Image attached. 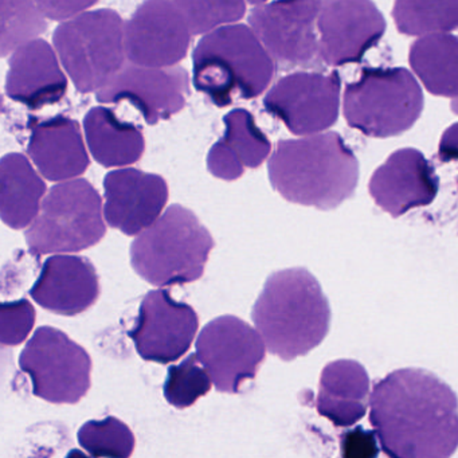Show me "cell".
I'll list each match as a JSON object with an SVG mask.
<instances>
[{
    "instance_id": "cell-1",
    "label": "cell",
    "mask_w": 458,
    "mask_h": 458,
    "mask_svg": "<svg viewBox=\"0 0 458 458\" xmlns=\"http://www.w3.org/2000/svg\"><path fill=\"white\" fill-rule=\"evenodd\" d=\"M369 422L390 458H450L458 449V398L431 372L402 369L375 385Z\"/></svg>"
},
{
    "instance_id": "cell-2",
    "label": "cell",
    "mask_w": 458,
    "mask_h": 458,
    "mask_svg": "<svg viewBox=\"0 0 458 458\" xmlns=\"http://www.w3.org/2000/svg\"><path fill=\"white\" fill-rule=\"evenodd\" d=\"M267 171L281 197L320 210L352 197L359 179L358 159L335 132L278 141Z\"/></svg>"
},
{
    "instance_id": "cell-3",
    "label": "cell",
    "mask_w": 458,
    "mask_h": 458,
    "mask_svg": "<svg viewBox=\"0 0 458 458\" xmlns=\"http://www.w3.org/2000/svg\"><path fill=\"white\" fill-rule=\"evenodd\" d=\"M251 318L269 352L293 360L321 344L329 331L331 308L318 281L304 267L267 277Z\"/></svg>"
},
{
    "instance_id": "cell-4",
    "label": "cell",
    "mask_w": 458,
    "mask_h": 458,
    "mask_svg": "<svg viewBox=\"0 0 458 458\" xmlns=\"http://www.w3.org/2000/svg\"><path fill=\"white\" fill-rule=\"evenodd\" d=\"M276 73L275 60L250 26L232 25L208 34L192 55V82L219 108L237 98L261 96Z\"/></svg>"
},
{
    "instance_id": "cell-5",
    "label": "cell",
    "mask_w": 458,
    "mask_h": 458,
    "mask_svg": "<svg viewBox=\"0 0 458 458\" xmlns=\"http://www.w3.org/2000/svg\"><path fill=\"white\" fill-rule=\"evenodd\" d=\"M213 235L197 216L173 205L131 246V264L152 285L194 283L205 273L214 249Z\"/></svg>"
},
{
    "instance_id": "cell-6",
    "label": "cell",
    "mask_w": 458,
    "mask_h": 458,
    "mask_svg": "<svg viewBox=\"0 0 458 458\" xmlns=\"http://www.w3.org/2000/svg\"><path fill=\"white\" fill-rule=\"evenodd\" d=\"M55 50L80 93H98L124 68L125 23L114 10L88 12L58 26Z\"/></svg>"
},
{
    "instance_id": "cell-7",
    "label": "cell",
    "mask_w": 458,
    "mask_h": 458,
    "mask_svg": "<svg viewBox=\"0 0 458 458\" xmlns=\"http://www.w3.org/2000/svg\"><path fill=\"white\" fill-rule=\"evenodd\" d=\"M103 200L87 179L58 183L26 230L31 254H71L92 248L106 235Z\"/></svg>"
},
{
    "instance_id": "cell-8",
    "label": "cell",
    "mask_w": 458,
    "mask_h": 458,
    "mask_svg": "<svg viewBox=\"0 0 458 458\" xmlns=\"http://www.w3.org/2000/svg\"><path fill=\"white\" fill-rule=\"evenodd\" d=\"M343 108L351 127L371 138H390L420 119L423 95L406 69L366 68L345 88Z\"/></svg>"
},
{
    "instance_id": "cell-9",
    "label": "cell",
    "mask_w": 458,
    "mask_h": 458,
    "mask_svg": "<svg viewBox=\"0 0 458 458\" xmlns=\"http://www.w3.org/2000/svg\"><path fill=\"white\" fill-rule=\"evenodd\" d=\"M34 395L52 403H77L90 388L92 360L81 345L52 327L37 329L20 356Z\"/></svg>"
},
{
    "instance_id": "cell-10",
    "label": "cell",
    "mask_w": 458,
    "mask_h": 458,
    "mask_svg": "<svg viewBox=\"0 0 458 458\" xmlns=\"http://www.w3.org/2000/svg\"><path fill=\"white\" fill-rule=\"evenodd\" d=\"M265 352L264 339L256 329L235 316H221L200 332L195 355L219 391L235 394L256 377Z\"/></svg>"
},
{
    "instance_id": "cell-11",
    "label": "cell",
    "mask_w": 458,
    "mask_h": 458,
    "mask_svg": "<svg viewBox=\"0 0 458 458\" xmlns=\"http://www.w3.org/2000/svg\"><path fill=\"white\" fill-rule=\"evenodd\" d=\"M265 111L280 119L294 135H320L336 123L340 77L297 72L283 77L264 98Z\"/></svg>"
},
{
    "instance_id": "cell-12",
    "label": "cell",
    "mask_w": 458,
    "mask_h": 458,
    "mask_svg": "<svg viewBox=\"0 0 458 458\" xmlns=\"http://www.w3.org/2000/svg\"><path fill=\"white\" fill-rule=\"evenodd\" d=\"M191 36L176 2L148 0L125 23V55L132 65L175 68L186 57Z\"/></svg>"
},
{
    "instance_id": "cell-13",
    "label": "cell",
    "mask_w": 458,
    "mask_h": 458,
    "mask_svg": "<svg viewBox=\"0 0 458 458\" xmlns=\"http://www.w3.org/2000/svg\"><path fill=\"white\" fill-rule=\"evenodd\" d=\"M323 2L253 4L249 25L273 60L286 65H307L318 55L316 34Z\"/></svg>"
},
{
    "instance_id": "cell-14",
    "label": "cell",
    "mask_w": 458,
    "mask_h": 458,
    "mask_svg": "<svg viewBox=\"0 0 458 458\" xmlns=\"http://www.w3.org/2000/svg\"><path fill=\"white\" fill-rule=\"evenodd\" d=\"M198 327L199 318L189 304L159 289L146 294L138 321L128 335L144 360L168 364L190 350Z\"/></svg>"
},
{
    "instance_id": "cell-15",
    "label": "cell",
    "mask_w": 458,
    "mask_h": 458,
    "mask_svg": "<svg viewBox=\"0 0 458 458\" xmlns=\"http://www.w3.org/2000/svg\"><path fill=\"white\" fill-rule=\"evenodd\" d=\"M318 55L331 66L359 63L386 31V21L369 0H328L318 20Z\"/></svg>"
},
{
    "instance_id": "cell-16",
    "label": "cell",
    "mask_w": 458,
    "mask_h": 458,
    "mask_svg": "<svg viewBox=\"0 0 458 458\" xmlns=\"http://www.w3.org/2000/svg\"><path fill=\"white\" fill-rule=\"evenodd\" d=\"M190 88L189 73L181 66L151 69L131 64L96 96L101 104L128 101L147 124L155 125L184 108Z\"/></svg>"
},
{
    "instance_id": "cell-17",
    "label": "cell",
    "mask_w": 458,
    "mask_h": 458,
    "mask_svg": "<svg viewBox=\"0 0 458 458\" xmlns=\"http://www.w3.org/2000/svg\"><path fill=\"white\" fill-rule=\"evenodd\" d=\"M106 222L123 234L140 235L163 216L168 186L162 176L136 168L112 171L104 179Z\"/></svg>"
},
{
    "instance_id": "cell-18",
    "label": "cell",
    "mask_w": 458,
    "mask_h": 458,
    "mask_svg": "<svg viewBox=\"0 0 458 458\" xmlns=\"http://www.w3.org/2000/svg\"><path fill=\"white\" fill-rule=\"evenodd\" d=\"M439 181L433 165L418 149H398L380 165L371 181L369 194L375 203L393 216L430 205Z\"/></svg>"
},
{
    "instance_id": "cell-19",
    "label": "cell",
    "mask_w": 458,
    "mask_h": 458,
    "mask_svg": "<svg viewBox=\"0 0 458 458\" xmlns=\"http://www.w3.org/2000/svg\"><path fill=\"white\" fill-rule=\"evenodd\" d=\"M37 304L50 312L76 316L100 296L98 272L89 259L73 254L52 256L30 291Z\"/></svg>"
},
{
    "instance_id": "cell-20",
    "label": "cell",
    "mask_w": 458,
    "mask_h": 458,
    "mask_svg": "<svg viewBox=\"0 0 458 458\" xmlns=\"http://www.w3.org/2000/svg\"><path fill=\"white\" fill-rule=\"evenodd\" d=\"M68 79L55 50L44 39H36L10 57L6 93L29 109L55 106L65 98Z\"/></svg>"
},
{
    "instance_id": "cell-21",
    "label": "cell",
    "mask_w": 458,
    "mask_h": 458,
    "mask_svg": "<svg viewBox=\"0 0 458 458\" xmlns=\"http://www.w3.org/2000/svg\"><path fill=\"white\" fill-rule=\"evenodd\" d=\"M28 154L39 174L50 182L74 181L90 165L81 128L66 116L34 123Z\"/></svg>"
},
{
    "instance_id": "cell-22",
    "label": "cell",
    "mask_w": 458,
    "mask_h": 458,
    "mask_svg": "<svg viewBox=\"0 0 458 458\" xmlns=\"http://www.w3.org/2000/svg\"><path fill=\"white\" fill-rule=\"evenodd\" d=\"M369 396L366 369L355 360H335L321 372L316 409L335 426L348 428L364 417Z\"/></svg>"
},
{
    "instance_id": "cell-23",
    "label": "cell",
    "mask_w": 458,
    "mask_h": 458,
    "mask_svg": "<svg viewBox=\"0 0 458 458\" xmlns=\"http://www.w3.org/2000/svg\"><path fill=\"white\" fill-rule=\"evenodd\" d=\"M0 216L15 230L36 221L47 198V183L22 154H9L0 162Z\"/></svg>"
},
{
    "instance_id": "cell-24",
    "label": "cell",
    "mask_w": 458,
    "mask_h": 458,
    "mask_svg": "<svg viewBox=\"0 0 458 458\" xmlns=\"http://www.w3.org/2000/svg\"><path fill=\"white\" fill-rule=\"evenodd\" d=\"M88 147L104 167H125L143 157V132L132 123L122 122L106 106H95L84 119Z\"/></svg>"
},
{
    "instance_id": "cell-25",
    "label": "cell",
    "mask_w": 458,
    "mask_h": 458,
    "mask_svg": "<svg viewBox=\"0 0 458 458\" xmlns=\"http://www.w3.org/2000/svg\"><path fill=\"white\" fill-rule=\"evenodd\" d=\"M410 65L431 95L458 98V38L423 37L410 49Z\"/></svg>"
},
{
    "instance_id": "cell-26",
    "label": "cell",
    "mask_w": 458,
    "mask_h": 458,
    "mask_svg": "<svg viewBox=\"0 0 458 458\" xmlns=\"http://www.w3.org/2000/svg\"><path fill=\"white\" fill-rule=\"evenodd\" d=\"M393 17L402 34L437 36L458 29V0H398Z\"/></svg>"
},
{
    "instance_id": "cell-27",
    "label": "cell",
    "mask_w": 458,
    "mask_h": 458,
    "mask_svg": "<svg viewBox=\"0 0 458 458\" xmlns=\"http://www.w3.org/2000/svg\"><path fill=\"white\" fill-rule=\"evenodd\" d=\"M47 30V18L37 2L0 0V53L2 57L14 55L18 49L39 39Z\"/></svg>"
},
{
    "instance_id": "cell-28",
    "label": "cell",
    "mask_w": 458,
    "mask_h": 458,
    "mask_svg": "<svg viewBox=\"0 0 458 458\" xmlns=\"http://www.w3.org/2000/svg\"><path fill=\"white\" fill-rule=\"evenodd\" d=\"M224 141L240 157L245 167L257 168L272 152V143L257 127L253 114L246 109H233L224 119Z\"/></svg>"
},
{
    "instance_id": "cell-29",
    "label": "cell",
    "mask_w": 458,
    "mask_h": 458,
    "mask_svg": "<svg viewBox=\"0 0 458 458\" xmlns=\"http://www.w3.org/2000/svg\"><path fill=\"white\" fill-rule=\"evenodd\" d=\"M79 442L96 458H130L135 449L132 431L114 417L85 423L79 430Z\"/></svg>"
},
{
    "instance_id": "cell-30",
    "label": "cell",
    "mask_w": 458,
    "mask_h": 458,
    "mask_svg": "<svg viewBox=\"0 0 458 458\" xmlns=\"http://www.w3.org/2000/svg\"><path fill=\"white\" fill-rule=\"evenodd\" d=\"M176 4L186 17L192 36H208L226 26L237 25L246 14V4L242 0H176Z\"/></svg>"
},
{
    "instance_id": "cell-31",
    "label": "cell",
    "mask_w": 458,
    "mask_h": 458,
    "mask_svg": "<svg viewBox=\"0 0 458 458\" xmlns=\"http://www.w3.org/2000/svg\"><path fill=\"white\" fill-rule=\"evenodd\" d=\"M213 379L208 369L200 367L197 355H190L178 366L170 367L165 383V396L176 409L192 406L210 391Z\"/></svg>"
},
{
    "instance_id": "cell-32",
    "label": "cell",
    "mask_w": 458,
    "mask_h": 458,
    "mask_svg": "<svg viewBox=\"0 0 458 458\" xmlns=\"http://www.w3.org/2000/svg\"><path fill=\"white\" fill-rule=\"evenodd\" d=\"M36 324V310L29 300L4 302L0 312V340L4 345L25 342Z\"/></svg>"
},
{
    "instance_id": "cell-33",
    "label": "cell",
    "mask_w": 458,
    "mask_h": 458,
    "mask_svg": "<svg viewBox=\"0 0 458 458\" xmlns=\"http://www.w3.org/2000/svg\"><path fill=\"white\" fill-rule=\"evenodd\" d=\"M208 168L211 175L226 182L237 181L245 173V165L224 139L216 141L208 151Z\"/></svg>"
},
{
    "instance_id": "cell-34",
    "label": "cell",
    "mask_w": 458,
    "mask_h": 458,
    "mask_svg": "<svg viewBox=\"0 0 458 458\" xmlns=\"http://www.w3.org/2000/svg\"><path fill=\"white\" fill-rule=\"evenodd\" d=\"M375 431L358 428L345 431L340 439V453L342 458H377L379 445Z\"/></svg>"
},
{
    "instance_id": "cell-35",
    "label": "cell",
    "mask_w": 458,
    "mask_h": 458,
    "mask_svg": "<svg viewBox=\"0 0 458 458\" xmlns=\"http://www.w3.org/2000/svg\"><path fill=\"white\" fill-rule=\"evenodd\" d=\"M96 2H85V0H74V2H47V0H39L37 2L39 12L42 13L47 20L61 21L66 23L69 21L76 20L80 15L88 13V10L96 6Z\"/></svg>"
},
{
    "instance_id": "cell-36",
    "label": "cell",
    "mask_w": 458,
    "mask_h": 458,
    "mask_svg": "<svg viewBox=\"0 0 458 458\" xmlns=\"http://www.w3.org/2000/svg\"><path fill=\"white\" fill-rule=\"evenodd\" d=\"M438 157L441 162L458 160V123L447 128L439 141Z\"/></svg>"
},
{
    "instance_id": "cell-37",
    "label": "cell",
    "mask_w": 458,
    "mask_h": 458,
    "mask_svg": "<svg viewBox=\"0 0 458 458\" xmlns=\"http://www.w3.org/2000/svg\"><path fill=\"white\" fill-rule=\"evenodd\" d=\"M66 458H89L87 454H85L84 452H81V450L79 449H73L71 453H69L68 455H66Z\"/></svg>"
},
{
    "instance_id": "cell-38",
    "label": "cell",
    "mask_w": 458,
    "mask_h": 458,
    "mask_svg": "<svg viewBox=\"0 0 458 458\" xmlns=\"http://www.w3.org/2000/svg\"><path fill=\"white\" fill-rule=\"evenodd\" d=\"M452 111L454 112L455 114H458V98L452 101Z\"/></svg>"
}]
</instances>
